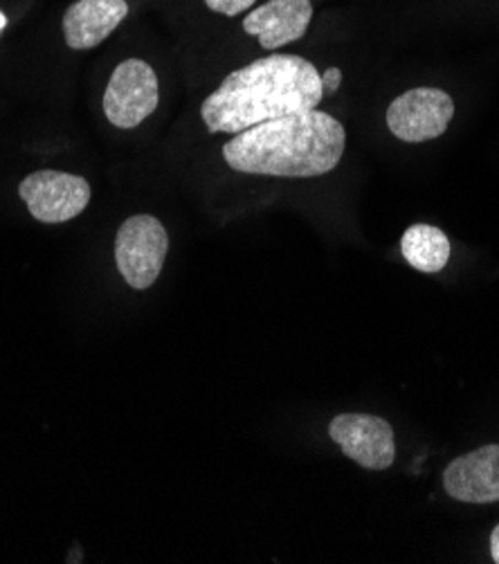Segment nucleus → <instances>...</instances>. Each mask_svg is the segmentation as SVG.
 Returning <instances> with one entry per match:
<instances>
[{"instance_id": "obj_3", "label": "nucleus", "mask_w": 499, "mask_h": 564, "mask_svg": "<svg viewBox=\"0 0 499 564\" xmlns=\"http://www.w3.org/2000/svg\"><path fill=\"white\" fill-rule=\"evenodd\" d=\"M170 237L164 225L149 214L127 218L116 237V263L133 291H147L162 272Z\"/></svg>"}, {"instance_id": "obj_8", "label": "nucleus", "mask_w": 499, "mask_h": 564, "mask_svg": "<svg viewBox=\"0 0 499 564\" xmlns=\"http://www.w3.org/2000/svg\"><path fill=\"white\" fill-rule=\"evenodd\" d=\"M446 492L464 503L499 501V443L457 457L443 470Z\"/></svg>"}, {"instance_id": "obj_11", "label": "nucleus", "mask_w": 499, "mask_h": 564, "mask_svg": "<svg viewBox=\"0 0 499 564\" xmlns=\"http://www.w3.org/2000/svg\"><path fill=\"white\" fill-rule=\"evenodd\" d=\"M405 261L419 272H441L451 261V239L446 232L427 223H416L405 230L401 239Z\"/></svg>"}, {"instance_id": "obj_6", "label": "nucleus", "mask_w": 499, "mask_h": 564, "mask_svg": "<svg viewBox=\"0 0 499 564\" xmlns=\"http://www.w3.org/2000/svg\"><path fill=\"white\" fill-rule=\"evenodd\" d=\"M19 196L39 223H66L77 218L90 203V185L86 178L43 169L25 176Z\"/></svg>"}, {"instance_id": "obj_15", "label": "nucleus", "mask_w": 499, "mask_h": 564, "mask_svg": "<svg viewBox=\"0 0 499 564\" xmlns=\"http://www.w3.org/2000/svg\"><path fill=\"white\" fill-rule=\"evenodd\" d=\"M8 28V17L3 14V12H0V32H3Z\"/></svg>"}, {"instance_id": "obj_9", "label": "nucleus", "mask_w": 499, "mask_h": 564, "mask_svg": "<svg viewBox=\"0 0 499 564\" xmlns=\"http://www.w3.org/2000/svg\"><path fill=\"white\" fill-rule=\"evenodd\" d=\"M313 21L311 0H268L250 10L243 19V30L257 36L263 50H280L304 39Z\"/></svg>"}, {"instance_id": "obj_13", "label": "nucleus", "mask_w": 499, "mask_h": 564, "mask_svg": "<svg viewBox=\"0 0 499 564\" xmlns=\"http://www.w3.org/2000/svg\"><path fill=\"white\" fill-rule=\"evenodd\" d=\"M343 84V70L340 68H326L322 73V88H324V95H333Z\"/></svg>"}, {"instance_id": "obj_7", "label": "nucleus", "mask_w": 499, "mask_h": 564, "mask_svg": "<svg viewBox=\"0 0 499 564\" xmlns=\"http://www.w3.org/2000/svg\"><path fill=\"white\" fill-rule=\"evenodd\" d=\"M328 436L365 470H387L397 459L392 425L371 414H340L328 423Z\"/></svg>"}, {"instance_id": "obj_14", "label": "nucleus", "mask_w": 499, "mask_h": 564, "mask_svg": "<svg viewBox=\"0 0 499 564\" xmlns=\"http://www.w3.org/2000/svg\"><path fill=\"white\" fill-rule=\"evenodd\" d=\"M490 557L499 564V524L490 533Z\"/></svg>"}, {"instance_id": "obj_16", "label": "nucleus", "mask_w": 499, "mask_h": 564, "mask_svg": "<svg viewBox=\"0 0 499 564\" xmlns=\"http://www.w3.org/2000/svg\"><path fill=\"white\" fill-rule=\"evenodd\" d=\"M0 34H3V32H0Z\"/></svg>"}, {"instance_id": "obj_10", "label": "nucleus", "mask_w": 499, "mask_h": 564, "mask_svg": "<svg viewBox=\"0 0 499 564\" xmlns=\"http://www.w3.org/2000/svg\"><path fill=\"white\" fill-rule=\"evenodd\" d=\"M127 17V0H77L64 14V39L73 50L97 47Z\"/></svg>"}, {"instance_id": "obj_2", "label": "nucleus", "mask_w": 499, "mask_h": 564, "mask_svg": "<svg viewBox=\"0 0 499 564\" xmlns=\"http://www.w3.org/2000/svg\"><path fill=\"white\" fill-rule=\"evenodd\" d=\"M345 127L322 110L293 112L237 133L224 158L230 169L252 176L317 178L345 155Z\"/></svg>"}, {"instance_id": "obj_5", "label": "nucleus", "mask_w": 499, "mask_h": 564, "mask_svg": "<svg viewBox=\"0 0 499 564\" xmlns=\"http://www.w3.org/2000/svg\"><path fill=\"white\" fill-rule=\"evenodd\" d=\"M158 101L155 70L142 59H127L110 75L104 93V112L116 129H135L153 116Z\"/></svg>"}, {"instance_id": "obj_12", "label": "nucleus", "mask_w": 499, "mask_h": 564, "mask_svg": "<svg viewBox=\"0 0 499 564\" xmlns=\"http://www.w3.org/2000/svg\"><path fill=\"white\" fill-rule=\"evenodd\" d=\"M257 0H205V6L216 12V14H224V17H239L246 10H250Z\"/></svg>"}, {"instance_id": "obj_1", "label": "nucleus", "mask_w": 499, "mask_h": 564, "mask_svg": "<svg viewBox=\"0 0 499 564\" xmlns=\"http://www.w3.org/2000/svg\"><path fill=\"white\" fill-rule=\"evenodd\" d=\"M324 97L322 73L300 54H270L235 73L203 101L209 133L237 135L293 112L315 110Z\"/></svg>"}, {"instance_id": "obj_4", "label": "nucleus", "mask_w": 499, "mask_h": 564, "mask_svg": "<svg viewBox=\"0 0 499 564\" xmlns=\"http://www.w3.org/2000/svg\"><path fill=\"white\" fill-rule=\"evenodd\" d=\"M455 118V101L441 88H412L387 108V129L408 144L436 140Z\"/></svg>"}]
</instances>
